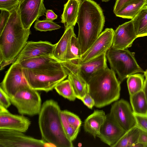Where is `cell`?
Returning <instances> with one entry per match:
<instances>
[{"label": "cell", "mask_w": 147, "mask_h": 147, "mask_svg": "<svg viewBox=\"0 0 147 147\" xmlns=\"http://www.w3.org/2000/svg\"><path fill=\"white\" fill-rule=\"evenodd\" d=\"M82 0H68L64 5L61 22L65 29L75 26L78 19L80 4Z\"/></svg>", "instance_id": "d6986e66"}, {"label": "cell", "mask_w": 147, "mask_h": 147, "mask_svg": "<svg viewBox=\"0 0 147 147\" xmlns=\"http://www.w3.org/2000/svg\"><path fill=\"white\" fill-rule=\"evenodd\" d=\"M144 77V74L136 73L127 78V84L130 96L143 90Z\"/></svg>", "instance_id": "83f0119b"}, {"label": "cell", "mask_w": 147, "mask_h": 147, "mask_svg": "<svg viewBox=\"0 0 147 147\" xmlns=\"http://www.w3.org/2000/svg\"><path fill=\"white\" fill-rule=\"evenodd\" d=\"M106 117L105 112L103 110H94L84 121V131L95 138L100 134L101 128L105 121Z\"/></svg>", "instance_id": "ffe728a7"}, {"label": "cell", "mask_w": 147, "mask_h": 147, "mask_svg": "<svg viewBox=\"0 0 147 147\" xmlns=\"http://www.w3.org/2000/svg\"><path fill=\"white\" fill-rule=\"evenodd\" d=\"M0 34L6 24L10 17L11 12L4 9H0Z\"/></svg>", "instance_id": "e575fe53"}, {"label": "cell", "mask_w": 147, "mask_h": 147, "mask_svg": "<svg viewBox=\"0 0 147 147\" xmlns=\"http://www.w3.org/2000/svg\"><path fill=\"white\" fill-rule=\"evenodd\" d=\"M56 44L47 41H28L17 58L16 62L40 56H53Z\"/></svg>", "instance_id": "5bb4252c"}, {"label": "cell", "mask_w": 147, "mask_h": 147, "mask_svg": "<svg viewBox=\"0 0 147 147\" xmlns=\"http://www.w3.org/2000/svg\"><path fill=\"white\" fill-rule=\"evenodd\" d=\"M46 20L51 21L57 18L58 16L52 10L48 9L46 12Z\"/></svg>", "instance_id": "ab89813d"}, {"label": "cell", "mask_w": 147, "mask_h": 147, "mask_svg": "<svg viewBox=\"0 0 147 147\" xmlns=\"http://www.w3.org/2000/svg\"><path fill=\"white\" fill-rule=\"evenodd\" d=\"M61 110L58 103L53 100H47L43 103L38 119L42 139L53 147H73L72 142L63 128Z\"/></svg>", "instance_id": "7a4b0ae2"}, {"label": "cell", "mask_w": 147, "mask_h": 147, "mask_svg": "<svg viewBox=\"0 0 147 147\" xmlns=\"http://www.w3.org/2000/svg\"><path fill=\"white\" fill-rule=\"evenodd\" d=\"M144 76L145 78L147 79V69H146L145 71H144Z\"/></svg>", "instance_id": "b9f144b4"}, {"label": "cell", "mask_w": 147, "mask_h": 147, "mask_svg": "<svg viewBox=\"0 0 147 147\" xmlns=\"http://www.w3.org/2000/svg\"><path fill=\"white\" fill-rule=\"evenodd\" d=\"M136 126L141 130L147 132V114L141 115L134 113Z\"/></svg>", "instance_id": "836d02e7"}, {"label": "cell", "mask_w": 147, "mask_h": 147, "mask_svg": "<svg viewBox=\"0 0 147 147\" xmlns=\"http://www.w3.org/2000/svg\"><path fill=\"white\" fill-rule=\"evenodd\" d=\"M11 103L22 115L33 116L38 114L41 109V100L37 90L28 85L24 86L10 98Z\"/></svg>", "instance_id": "52a82bcc"}, {"label": "cell", "mask_w": 147, "mask_h": 147, "mask_svg": "<svg viewBox=\"0 0 147 147\" xmlns=\"http://www.w3.org/2000/svg\"><path fill=\"white\" fill-rule=\"evenodd\" d=\"M138 38L132 20L119 25L115 30L112 46L117 49H128Z\"/></svg>", "instance_id": "9a60e30c"}, {"label": "cell", "mask_w": 147, "mask_h": 147, "mask_svg": "<svg viewBox=\"0 0 147 147\" xmlns=\"http://www.w3.org/2000/svg\"><path fill=\"white\" fill-rule=\"evenodd\" d=\"M22 71L24 76L31 88L46 92L53 90L67 76L63 67L57 69L42 70L23 68Z\"/></svg>", "instance_id": "8992f818"}, {"label": "cell", "mask_w": 147, "mask_h": 147, "mask_svg": "<svg viewBox=\"0 0 147 147\" xmlns=\"http://www.w3.org/2000/svg\"><path fill=\"white\" fill-rule=\"evenodd\" d=\"M88 93L94 100V106L100 108L119 99L120 84L115 72L107 67L95 74L87 82Z\"/></svg>", "instance_id": "277c9868"}, {"label": "cell", "mask_w": 147, "mask_h": 147, "mask_svg": "<svg viewBox=\"0 0 147 147\" xmlns=\"http://www.w3.org/2000/svg\"><path fill=\"white\" fill-rule=\"evenodd\" d=\"M62 111L68 123L75 129L80 131L82 123L80 118L77 115L67 110Z\"/></svg>", "instance_id": "1f68e13d"}, {"label": "cell", "mask_w": 147, "mask_h": 147, "mask_svg": "<svg viewBox=\"0 0 147 147\" xmlns=\"http://www.w3.org/2000/svg\"><path fill=\"white\" fill-rule=\"evenodd\" d=\"M11 104L10 98L0 87V105L7 109Z\"/></svg>", "instance_id": "d590c367"}, {"label": "cell", "mask_w": 147, "mask_h": 147, "mask_svg": "<svg viewBox=\"0 0 147 147\" xmlns=\"http://www.w3.org/2000/svg\"><path fill=\"white\" fill-rule=\"evenodd\" d=\"M141 131L136 125L126 131L112 147H133L138 142Z\"/></svg>", "instance_id": "cb8c5ba5"}, {"label": "cell", "mask_w": 147, "mask_h": 147, "mask_svg": "<svg viewBox=\"0 0 147 147\" xmlns=\"http://www.w3.org/2000/svg\"><path fill=\"white\" fill-rule=\"evenodd\" d=\"M126 132L109 113L106 115L100 134L97 137L102 142L112 147Z\"/></svg>", "instance_id": "e0dca14e"}, {"label": "cell", "mask_w": 147, "mask_h": 147, "mask_svg": "<svg viewBox=\"0 0 147 147\" xmlns=\"http://www.w3.org/2000/svg\"><path fill=\"white\" fill-rule=\"evenodd\" d=\"M19 63L15 62L6 72L0 86L10 98L13 97L22 87L28 85Z\"/></svg>", "instance_id": "8fae6325"}, {"label": "cell", "mask_w": 147, "mask_h": 147, "mask_svg": "<svg viewBox=\"0 0 147 147\" xmlns=\"http://www.w3.org/2000/svg\"><path fill=\"white\" fill-rule=\"evenodd\" d=\"M135 54L128 49H117L112 46L106 53L111 69L117 74L121 83L131 75L144 72L137 63Z\"/></svg>", "instance_id": "5b68a950"}, {"label": "cell", "mask_w": 147, "mask_h": 147, "mask_svg": "<svg viewBox=\"0 0 147 147\" xmlns=\"http://www.w3.org/2000/svg\"><path fill=\"white\" fill-rule=\"evenodd\" d=\"M143 90L147 100V79L145 78Z\"/></svg>", "instance_id": "60d3db41"}, {"label": "cell", "mask_w": 147, "mask_h": 147, "mask_svg": "<svg viewBox=\"0 0 147 147\" xmlns=\"http://www.w3.org/2000/svg\"><path fill=\"white\" fill-rule=\"evenodd\" d=\"M60 116L65 133L69 139L72 142L76 138L79 131L75 129L68 123L65 114L61 110Z\"/></svg>", "instance_id": "4dcf8cb0"}, {"label": "cell", "mask_w": 147, "mask_h": 147, "mask_svg": "<svg viewBox=\"0 0 147 147\" xmlns=\"http://www.w3.org/2000/svg\"><path fill=\"white\" fill-rule=\"evenodd\" d=\"M138 142L144 144L147 147V132L141 130Z\"/></svg>", "instance_id": "f35d334b"}, {"label": "cell", "mask_w": 147, "mask_h": 147, "mask_svg": "<svg viewBox=\"0 0 147 147\" xmlns=\"http://www.w3.org/2000/svg\"><path fill=\"white\" fill-rule=\"evenodd\" d=\"M60 63L64 69L76 72L86 82L98 72L108 67L106 53L88 61L78 64L67 61Z\"/></svg>", "instance_id": "9c48e42d"}, {"label": "cell", "mask_w": 147, "mask_h": 147, "mask_svg": "<svg viewBox=\"0 0 147 147\" xmlns=\"http://www.w3.org/2000/svg\"></svg>", "instance_id": "f6af8a7d"}, {"label": "cell", "mask_w": 147, "mask_h": 147, "mask_svg": "<svg viewBox=\"0 0 147 147\" xmlns=\"http://www.w3.org/2000/svg\"><path fill=\"white\" fill-rule=\"evenodd\" d=\"M68 76L75 96L76 98L81 100L88 92V85L76 72L69 69H65Z\"/></svg>", "instance_id": "44dd1931"}, {"label": "cell", "mask_w": 147, "mask_h": 147, "mask_svg": "<svg viewBox=\"0 0 147 147\" xmlns=\"http://www.w3.org/2000/svg\"><path fill=\"white\" fill-rule=\"evenodd\" d=\"M146 5L147 0H130L115 14L117 17L132 20Z\"/></svg>", "instance_id": "7402d4cb"}, {"label": "cell", "mask_w": 147, "mask_h": 147, "mask_svg": "<svg viewBox=\"0 0 147 147\" xmlns=\"http://www.w3.org/2000/svg\"><path fill=\"white\" fill-rule=\"evenodd\" d=\"M18 8L22 24L26 29H30L34 21L45 15L47 11L44 0H21Z\"/></svg>", "instance_id": "30bf717a"}, {"label": "cell", "mask_w": 147, "mask_h": 147, "mask_svg": "<svg viewBox=\"0 0 147 147\" xmlns=\"http://www.w3.org/2000/svg\"><path fill=\"white\" fill-rule=\"evenodd\" d=\"M130 100L134 113L147 114V100L143 90L130 96Z\"/></svg>", "instance_id": "484cf974"}, {"label": "cell", "mask_w": 147, "mask_h": 147, "mask_svg": "<svg viewBox=\"0 0 147 147\" xmlns=\"http://www.w3.org/2000/svg\"><path fill=\"white\" fill-rule=\"evenodd\" d=\"M31 121L23 115L12 114L0 105V129L26 132L31 124Z\"/></svg>", "instance_id": "2e32d148"}, {"label": "cell", "mask_w": 147, "mask_h": 147, "mask_svg": "<svg viewBox=\"0 0 147 147\" xmlns=\"http://www.w3.org/2000/svg\"><path fill=\"white\" fill-rule=\"evenodd\" d=\"M34 27L36 30L46 32L59 29L61 28V26L53 21L45 19L42 20H36Z\"/></svg>", "instance_id": "f546056e"}, {"label": "cell", "mask_w": 147, "mask_h": 147, "mask_svg": "<svg viewBox=\"0 0 147 147\" xmlns=\"http://www.w3.org/2000/svg\"><path fill=\"white\" fill-rule=\"evenodd\" d=\"M105 22L103 11L93 0H82L77 21V37L82 55L92 45L102 32Z\"/></svg>", "instance_id": "6da1fadb"}, {"label": "cell", "mask_w": 147, "mask_h": 147, "mask_svg": "<svg viewBox=\"0 0 147 147\" xmlns=\"http://www.w3.org/2000/svg\"><path fill=\"white\" fill-rule=\"evenodd\" d=\"M31 34L30 29H26L23 26L18 7L11 12L0 34V62L10 61L15 63Z\"/></svg>", "instance_id": "3957f363"}, {"label": "cell", "mask_w": 147, "mask_h": 147, "mask_svg": "<svg viewBox=\"0 0 147 147\" xmlns=\"http://www.w3.org/2000/svg\"><path fill=\"white\" fill-rule=\"evenodd\" d=\"M110 0H101L102 1L104 2H107L109 1Z\"/></svg>", "instance_id": "7bdbcfd3"}, {"label": "cell", "mask_w": 147, "mask_h": 147, "mask_svg": "<svg viewBox=\"0 0 147 147\" xmlns=\"http://www.w3.org/2000/svg\"><path fill=\"white\" fill-rule=\"evenodd\" d=\"M54 88L60 95L70 101H74L76 98L70 81L68 79L60 82Z\"/></svg>", "instance_id": "f1b7e54d"}, {"label": "cell", "mask_w": 147, "mask_h": 147, "mask_svg": "<svg viewBox=\"0 0 147 147\" xmlns=\"http://www.w3.org/2000/svg\"><path fill=\"white\" fill-rule=\"evenodd\" d=\"M81 100L85 105L90 109H92L95 105L94 99L88 93L86 94Z\"/></svg>", "instance_id": "8d00e7d4"}, {"label": "cell", "mask_w": 147, "mask_h": 147, "mask_svg": "<svg viewBox=\"0 0 147 147\" xmlns=\"http://www.w3.org/2000/svg\"><path fill=\"white\" fill-rule=\"evenodd\" d=\"M131 20L138 37L147 36V5Z\"/></svg>", "instance_id": "d4e9b609"}, {"label": "cell", "mask_w": 147, "mask_h": 147, "mask_svg": "<svg viewBox=\"0 0 147 147\" xmlns=\"http://www.w3.org/2000/svg\"><path fill=\"white\" fill-rule=\"evenodd\" d=\"M82 55L76 34L71 37L66 53L65 61L77 64Z\"/></svg>", "instance_id": "4316f807"}, {"label": "cell", "mask_w": 147, "mask_h": 147, "mask_svg": "<svg viewBox=\"0 0 147 147\" xmlns=\"http://www.w3.org/2000/svg\"><path fill=\"white\" fill-rule=\"evenodd\" d=\"M75 34L74 26L66 28L60 39L55 44L53 56L60 62L65 61L68 45L72 37Z\"/></svg>", "instance_id": "603a6c76"}, {"label": "cell", "mask_w": 147, "mask_h": 147, "mask_svg": "<svg viewBox=\"0 0 147 147\" xmlns=\"http://www.w3.org/2000/svg\"><path fill=\"white\" fill-rule=\"evenodd\" d=\"M22 68L35 70L54 69L63 67L53 56H47L35 57L19 62Z\"/></svg>", "instance_id": "ac0fdd59"}, {"label": "cell", "mask_w": 147, "mask_h": 147, "mask_svg": "<svg viewBox=\"0 0 147 147\" xmlns=\"http://www.w3.org/2000/svg\"><path fill=\"white\" fill-rule=\"evenodd\" d=\"M20 0H0V9H4L10 12L17 8Z\"/></svg>", "instance_id": "d6a6232c"}, {"label": "cell", "mask_w": 147, "mask_h": 147, "mask_svg": "<svg viewBox=\"0 0 147 147\" xmlns=\"http://www.w3.org/2000/svg\"><path fill=\"white\" fill-rule=\"evenodd\" d=\"M20 1L21 0H20Z\"/></svg>", "instance_id": "ee69618b"}, {"label": "cell", "mask_w": 147, "mask_h": 147, "mask_svg": "<svg viewBox=\"0 0 147 147\" xmlns=\"http://www.w3.org/2000/svg\"><path fill=\"white\" fill-rule=\"evenodd\" d=\"M20 131L0 129V147H44L53 146L43 140L25 135Z\"/></svg>", "instance_id": "ba28073f"}, {"label": "cell", "mask_w": 147, "mask_h": 147, "mask_svg": "<svg viewBox=\"0 0 147 147\" xmlns=\"http://www.w3.org/2000/svg\"><path fill=\"white\" fill-rule=\"evenodd\" d=\"M121 127L126 131L136 125L134 113L129 103L121 99L112 105L109 113Z\"/></svg>", "instance_id": "4fadbf2b"}, {"label": "cell", "mask_w": 147, "mask_h": 147, "mask_svg": "<svg viewBox=\"0 0 147 147\" xmlns=\"http://www.w3.org/2000/svg\"><path fill=\"white\" fill-rule=\"evenodd\" d=\"M130 0H116L113 7V11L115 14L119 11L123 6Z\"/></svg>", "instance_id": "74e56055"}, {"label": "cell", "mask_w": 147, "mask_h": 147, "mask_svg": "<svg viewBox=\"0 0 147 147\" xmlns=\"http://www.w3.org/2000/svg\"><path fill=\"white\" fill-rule=\"evenodd\" d=\"M115 30L112 28H106L99 35L90 47L83 54L77 64L92 60L107 52L112 46Z\"/></svg>", "instance_id": "7c38bea8"}]
</instances>
